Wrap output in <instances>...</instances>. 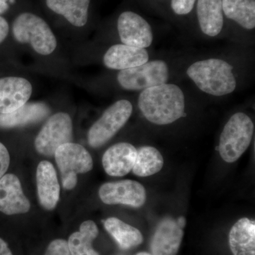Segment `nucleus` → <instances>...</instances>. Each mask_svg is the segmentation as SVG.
Wrapping results in <instances>:
<instances>
[{"label": "nucleus", "instance_id": "1", "mask_svg": "<svg viewBox=\"0 0 255 255\" xmlns=\"http://www.w3.org/2000/svg\"><path fill=\"white\" fill-rule=\"evenodd\" d=\"M241 63L228 56L209 57L187 65L185 75L197 89L211 97L231 95L241 85Z\"/></svg>", "mask_w": 255, "mask_h": 255}, {"label": "nucleus", "instance_id": "2", "mask_svg": "<svg viewBox=\"0 0 255 255\" xmlns=\"http://www.w3.org/2000/svg\"><path fill=\"white\" fill-rule=\"evenodd\" d=\"M187 94L173 82H167L140 92L137 107L152 124L166 126L187 117Z\"/></svg>", "mask_w": 255, "mask_h": 255}, {"label": "nucleus", "instance_id": "3", "mask_svg": "<svg viewBox=\"0 0 255 255\" xmlns=\"http://www.w3.org/2000/svg\"><path fill=\"white\" fill-rule=\"evenodd\" d=\"M176 60L157 58L135 68L120 70L117 81L127 91L141 92L150 87L171 82L179 66Z\"/></svg>", "mask_w": 255, "mask_h": 255}, {"label": "nucleus", "instance_id": "4", "mask_svg": "<svg viewBox=\"0 0 255 255\" xmlns=\"http://www.w3.org/2000/svg\"><path fill=\"white\" fill-rule=\"evenodd\" d=\"M254 130V123L248 114L237 112L231 116L219 139V153L223 160L228 163L237 161L251 145Z\"/></svg>", "mask_w": 255, "mask_h": 255}, {"label": "nucleus", "instance_id": "5", "mask_svg": "<svg viewBox=\"0 0 255 255\" xmlns=\"http://www.w3.org/2000/svg\"><path fill=\"white\" fill-rule=\"evenodd\" d=\"M15 39L28 43L38 54H51L57 47V39L49 25L40 16L24 12L15 18L12 24Z\"/></svg>", "mask_w": 255, "mask_h": 255}, {"label": "nucleus", "instance_id": "6", "mask_svg": "<svg viewBox=\"0 0 255 255\" xmlns=\"http://www.w3.org/2000/svg\"><path fill=\"white\" fill-rule=\"evenodd\" d=\"M54 156L59 168L62 185L66 190L76 187L78 174L87 173L93 168L91 155L80 144H64L57 149Z\"/></svg>", "mask_w": 255, "mask_h": 255}, {"label": "nucleus", "instance_id": "7", "mask_svg": "<svg viewBox=\"0 0 255 255\" xmlns=\"http://www.w3.org/2000/svg\"><path fill=\"white\" fill-rule=\"evenodd\" d=\"M133 107L130 101L121 100L109 107L89 130L88 142L100 147L111 140L131 117Z\"/></svg>", "mask_w": 255, "mask_h": 255}, {"label": "nucleus", "instance_id": "8", "mask_svg": "<svg viewBox=\"0 0 255 255\" xmlns=\"http://www.w3.org/2000/svg\"><path fill=\"white\" fill-rule=\"evenodd\" d=\"M73 122L68 114L57 113L50 117L35 139V148L42 155L53 156L57 149L73 138Z\"/></svg>", "mask_w": 255, "mask_h": 255}, {"label": "nucleus", "instance_id": "9", "mask_svg": "<svg viewBox=\"0 0 255 255\" xmlns=\"http://www.w3.org/2000/svg\"><path fill=\"white\" fill-rule=\"evenodd\" d=\"M117 31L122 44L147 49L154 41L153 31L145 17L131 10L121 13Z\"/></svg>", "mask_w": 255, "mask_h": 255}, {"label": "nucleus", "instance_id": "10", "mask_svg": "<svg viewBox=\"0 0 255 255\" xmlns=\"http://www.w3.org/2000/svg\"><path fill=\"white\" fill-rule=\"evenodd\" d=\"M99 196L102 202L108 205L123 204L140 208L146 201L145 187L133 180L105 183L100 187Z\"/></svg>", "mask_w": 255, "mask_h": 255}, {"label": "nucleus", "instance_id": "11", "mask_svg": "<svg viewBox=\"0 0 255 255\" xmlns=\"http://www.w3.org/2000/svg\"><path fill=\"white\" fill-rule=\"evenodd\" d=\"M193 16L199 31L206 38H219L227 30L222 0H196Z\"/></svg>", "mask_w": 255, "mask_h": 255}, {"label": "nucleus", "instance_id": "12", "mask_svg": "<svg viewBox=\"0 0 255 255\" xmlns=\"http://www.w3.org/2000/svg\"><path fill=\"white\" fill-rule=\"evenodd\" d=\"M30 209L19 179L15 174H4L0 179V212L11 216L26 214Z\"/></svg>", "mask_w": 255, "mask_h": 255}, {"label": "nucleus", "instance_id": "13", "mask_svg": "<svg viewBox=\"0 0 255 255\" xmlns=\"http://www.w3.org/2000/svg\"><path fill=\"white\" fill-rule=\"evenodd\" d=\"M183 236V228L178 220L165 218L157 225L151 241L152 255H177Z\"/></svg>", "mask_w": 255, "mask_h": 255}, {"label": "nucleus", "instance_id": "14", "mask_svg": "<svg viewBox=\"0 0 255 255\" xmlns=\"http://www.w3.org/2000/svg\"><path fill=\"white\" fill-rule=\"evenodd\" d=\"M32 94L26 79L6 77L0 79V114H9L26 105Z\"/></svg>", "mask_w": 255, "mask_h": 255}, {"label": "nucleus", "instance_id": "15", "mask_svg": "<svg viewBox=\"0 0 255 255\" xmlns=\"http://www.w3.org/2000/svg\"><path fill=\"white\" fill-rule=\"evenodd\" d=\"M222 7L227 29L254 33L255 0H222Z\"/></svg>", "mask_w": 255, "mask_h": 255}, {"label": "nucleus", "instance_id": "16", "mask_svg": "<svg viewBox=\"0 0 255 255\" xmlns=\"http://www.w3.org/2000/svg\"><path fill=\"white\" fill-rule=\"evenodd\" d=\"M150 58L147 49L119 43L113 45L106 51L103 63L107 68L120 71L143 65Z\"/></svg>", "mask_w": 255, "mask_h": 255}, {"label": "nucleus", "instance_id": "17", "mask_svg": "<svg viewBox=\"0 0 255 255\" xmlns=\"http://www.w3.org/2000/svg\"><path fill=\"white\" fill-rule=\"evenodd\" d=\"M137 149L128 142H119L107 149L102 157L105 172L112 177H124L133 168Z\"/></svg>", "mask_w": 255, "mask_h": 255}, {"label": "nucleus", "instance_id": "18", "mask_svg": "<svg viewBox=\"0 0 255 255\" xmlns=\"http://www.w3.org/2000/svg\"><path fill=\"white\" fill-rule=\"evenodd\" d=\"M38 201L43 209L51 211L60 199V188L54 166L47 160L41 161L36 170Z\"/></svg>", "mask_w": 255, "mask_h": 255}, {"label": "nucleus", "instance_id": "19", "mask_svg": "<svg viewBox=\"0 0 255 255\" xmlns=\"http://www.w3.org/2000/svg\"><path fill=\"white\" fill-rule=\"evenodd\" d=\"M228 241L233 255H255V221L240 219L231 228Z\"/></svg>", "mask_w": 255, "mask_h": 255}, {"label": "nucleus", "instance_id": "20", "mask_svg": "<svg viewBox=\"0 0 255 255\" xmlns=\"http://www.w3.org/2000/svg\"><path fill=\"white\" fill-rule=\"evenodd\" d=\"M47 6L61 15L76 27H82L88 21L90 0H46Z\"/></svg>", "mask_w": 255, "mask_h": 255}, {"label": "nucleus", "instance_id": "21", "mask_svg": "<svg viewBox=\"0 0 255 255\" xmlns=\"http://www.w3.org/2000/svg\"><path fill=\"white\" fill-rule=\"evenodd\" d=\"M49 114V109L42 103L26 104L9 114H0V128L22 127L42 120Z\"/></svg>", "mask_w": 255, "mask_h": 255}, {"label": "nucleus", "instance_id": "22", "mask_svg": "<svg viewBox=\"0 0 255 255\" xmlns=\"http://www.w3.org/2000/svg\"><path fill=\"white\" fill-rule=\"evenodd\" d=\"M99 235V229L92 221L82 223L80 230L69 238L68 246L71 255H100L92 247Z\"/></svg>", "mask_w": 255, "mask_h": 255}, {"label": "nucleus", "instance_id": "23", "mask_svg": "<svg viewBox=\"0 0 255 255\" xmlns=\"http://www.w3.org/2000/svg\"><path fill=\"white\" fill-rule=\"evenodd\" d=\"M105 228L122 249L135 248L140 246L143 241L142 233L139 230L117 218L111 217L106 220Z\"/></svg>", "mask_w": 255, "mask_h": 255}, {"label": "nucleus", "instance_id": "24", "mask_svg": "<svg viewBox=\"0 0 255 255\" xmlns=\"http://www.w3.org/2000/svg\"><path fill=\"white\" fill-rule=\"evenodd\" d=\"M163 164V157L157 149L152 146H142L137 150L132 170L138 177H148L159 172Z\"/></svg>", "mask_w": 255, "mask_h": 255}, {"label": "nucleus", "instance_id": "25", "mask_svg": "<svg viewBox=\"0 0 255 255\" xmlns=\"http://www.w3.org/2000/svg\"><path fill=\"white\" fill-rule=\"evenodd\" d=\"M196 0H169L167 11L179 19L191 18L194 14Z\"/></svg>", "mask_w": 255, "mask_h": 255}, {"label": "nucleus", "instance_id": "26", "mask_svg": "<svg viewBox=\"0 0 255 255\" xmlns=\"http://www.w3.org/2000/svg\"><path fill=\"white\" fill-rule=\"evenodd\" d=\"M44 255H71L68 242L62 239L54 240L50 243Z\"/></svg>", "mask_w": 255, "mask_h": 255}, {"label": "nucleus", "instance_id": "27", "mask_svg": "<svg viewBox=\"0 0 255 255\" xmlns=\"http://www.w3.org/2000/svg\"><path fill=\"white\" fill-rule=\"evenodd\" d=\"M10 155L6 147L0 142V179L4 175L9 168Z\"/></svg>", "mask_w": 255, "mask_h": 255}, {"label": "nucleus", "instance_id": "28", "mask_svg": "<svg viewBox=\"0 0 255 255\" xmlns=\"http://www.w3.org/2000/svg\"><path fill=\"white\" fill-rule=\"evenodd\" d=\"M9 30L7 21L2 16H0V43L4 41L9 33Z\"/></svg>", "mask_w": 255, "mask_h": 255}, {"label": "nucleus", "instance_id": "29", "mask_svg": "<svg viewBox=\"0 0 255 255\" xmlns=\"http://www.w3.org/2000/svg\"><path fill=\"white\" fill-rule=\"evenodd\" d=\"M0 255H13L6 242L1 238H0Z\"/></svg>", "mask_w": 255, "mask_h": 255}, {"label": "nucleus", "instance_id": "30", "mask_svg": "<svg viewBox=\"0 0 255 255\" xmlns=\"http://www.w3.org/2000/svg\"><path fill=\"white\" fill-rule=\"evenodd\" d=\"M9 0H0V14H4L9 9Z\"/></svg>", "mask_w": 255, "mask_h": 255}, {"label": "nucleus", "instance_id": "31", "mask_svg": "<svg viewBox=\"0 0 255 255\" xmlns=\"http://www.w3.org/2000/svg\"><path fill=\"white\" fill-rule=\"evenodd\" d=\"M153 4L156 5L167 4L168 6L169 0H151Z\"/></svg>", "mask_w": 255, "mask_h": 255}, {"label": "nucleus", "instance_id": "32", "mask_svg": "<svg viewBox=\"0 0 255 255\" xmlns=\"http://www.w3.org/2000/svg\"><path fill=\"white\" fill-rule=\"evenodd\" d=\"M136 255H152L150 254H149V253H145V252H142V253H137Z\"/></svg>", "mask_w": 255, "mask_h": 255}]
</instances>
